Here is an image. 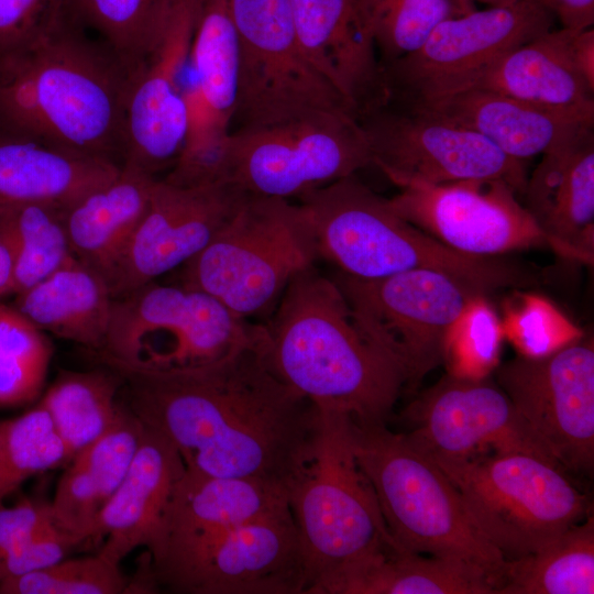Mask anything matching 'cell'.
<instances>
[{
	"label": "cell",
	"mask_w": 594,
	"mask_h": 594,
	"mask_svg": "<svg viewBox=\"0 0 594 594\" xmlns=\"http://www.w3.org/2000/svg\"><path fill=\"white\" fill-rule=\"evenodd\" d=\"M15 296L14 307L40 330L94 352L102 349L113 297L106 279L75 255Z\"/></svg>",
	"instance_id": "obj_31"
},
{
	"label": "cell",
	"mask_w": 594,
	"mask_h": 594,
	"mask_svg": "<svg viewBox=\"0 0 594 594\" xmlns=\"http://www.w3.org/2000/svg\"><path fill=\"white\" fill-rule=\"evenodd\" d=\"M67 461V449L41 403L0 421V504L31 476Z\"/></svg>",
	"instance_id": "obj_37"
},
{
	"label": "cell",
	"mask_w": 594,
	"mask_h": 594,
	"mask_svg": "<svg viewBox=\"0 0 594 594\" xmlns=\"http://www.w3.org/2000/svg\"><path fill=\"white\" fill-rule=\"evenodd\" d=\"M103 505L105 501L92 476L81 464L70 460L51 501L55 524L84 542L95 540Z\"/></svg>",
	"instance_id": "obj_43"
},
{
	"label": "cell",
	"mask_w": 594,
	"mask_h": 594,
	"mask_svg": "<svg viewBox=\"0 0 594 594\" xmlns=\"http://www.w3.org/2000/svg\"><path fill=\"white\" fill-rule=\"evenodd\" d=\"M486 297H476L449 333L442 365L450 375L482 380L501 363L503 324Z\"/></svg>",
	"instance_id": "obj_39"
},
{
	"label": "cell",
	"mask_w": 594,
	"mask_h": 594,
	"mask_svg": "<svg viewBox=\"0 0 594 594\" xmlns=\"http://www.w3.org/2000/svg\"><path fill=\"white\" fill-rule=\"evenodd\" d=\"M299 208L318 257L340 273L377 279L429 268L459 277L486 295L504 288H527L537 273L504 256L458 252L400 217L387 198L355 174L299 197Z\"/></svg>",
	"instance_id": "obj_4"
},
{
	"label": "cell",
	"mask_w": 594,
	"mask_h": 594,
	"mask_svg": "<svg viewBox=\"0 0 594 594\" xmlns=\"http://www.w3.org/2000/svg\"><path fill=\"white\" fill-rule=\"evenodd\" d=\"M143 432L144 424L122 403L111 426L72 459L89 472L105 503L128 473Z\"/></svg>",
	"instance_id": "obj_42"
},
{
	"label": "cell",
	"mask_w": 594,
	"mask_h": 594,
	"mask_svg": "<svg viewBox=\"0 0 594 594\" xmlns=\"http://www.w3.org/2000/svg\"><path fill=\"white\" fill-rule=\"evenodd\" d=\"M371 164V148L358 119L346 111H328L231 131L213 180L250 194L289 199Z\"/></svg>",
	"instance_id": "obj_10"
},
{
	"label": "cell",
	"mask_w": 594,
	"mask_h": 594,
	"mask_svg": "<svg viewBox=\"0 0 594 594\" xmlns=\"http://www.w3.org/2000/svg\"><path fill=\"white\" fill-rule=\"evenodd\" d=\"M399 105L476 132L520 161L543 154L583 128L594 125V116L542 107L484 89H464Z\"/></svg>",
	"instance_id": "obj_26"
},
{
	"label": "cell",
	"mask_w": 594,
	"mask_h": 594,
	"mask_svg": "<svg viewBox=\"0 0 594 594\" xmlns=\"http://www.w3.org/2000/svg\"><path fill=\"white\" fill-rule=\"evenodd\" d=\"M185 471L172 442L144 425L128 473L100 510L95 540L105 541L98 553L120 564L136 548L148 549Z\"/></svg>",
	"instance_id": "obj_25"
},
{
	"label": "cell",
	"mask_w": 594,
	"mask_h": 594,
	"mask_svg": "<svg viewBox=\"0 0 594 594\" xmlns=\"http://www.w3.org/2000/svg\"><path fill=\"white\" fill-rule=\"evenodd\" d=\"M499 578L454 558L391 551L318 584L311 594H496Z\"/></svg>",
	"instance_id": "obj_30"
},
{
	"label": "cell",
	"mask_w": 594,
	"mask_h": 594,
	"mask_svg": "<svg viewBox=\"0 0 594 594\" xmlns=\"http://www.w3.org/2000/svg\"><path fill=\"white\" fill-rule=\"evenodd\" d=\"M594 519L590 514L546 547L505 561L496 594H593Z\"/></svg>",
	"instance_id": "obj_32"
},
{
	"label": "cell",
	"mask_w": 594,
	"mask_h": 594,
	"mask_svg": "<svg viewBox=\"0 0 594 594\" xmlns=\"http://www.w3.org/2000/svg\"><path fill=\"white\" fill-rule=\"evenodd\" d=\"M122 377L112 369L63 371L40 403L48 411L69 461L113 422L122 403Z\"/></svg>",
	"instance_id": "obj_33"
},
{
	"label": "cell",
	"mask_w": 594,
	"mask_h": 594,
	"mask_svg": "<svg viewBox=\"0 0 594 594\" xmlns=\"http://www.w3.org/2000/svg\"><path fill=\"white\" fill-rule=\"evenodd\" d=\"M388 199L405 220L442 244L468 255L503 256L553 245L518 193L499 179L410 184Z\"/></svg>",
	"instance_id": "obj_18"
},
{
	"label": "cell",
	"mask_w": 594,
	"mask_h": 594,
	"mask_svg": "<svg viewBox=\"0 0 594 594\" xmlns=\"http://www.w3.org/2000/svg\"><path fill=\"white\" fill-rule=\"evenodd\" d=\"M358 121L372 164L398 187L499 179L524 194L525 161L506 155L476 132L394 101Z\"/></svg>",
	"instance_id": "obj_15"
},
{
	"label": "cell",
	"mask_w": 594,
	"mask_h": 594,
	"mask_svg": "<svg viewBox=\"0 0 594 594\" xmlns=\"http://www.w3.org/2000/svg\"><path fill=\"white\" fill-rule=\"evenodd\" d=\"M15 253L12 244L0 234V297L12 294Z\"/></svg>",
	"instance_id": "obj_50"
},
{
	"label": "cell",
	"mask_w": 594,
	"mask_h": 594,
	"mask_svg": "<svg viewBox=\"0 0 594 594\" xmlns=\"http://www.w3.org/2000/svg\"><path fill=\"white\" fill-rule=\"evenodd\" d=\"M121 165L0 132V210L42 204L67 209Z\"/></svg>",
	"instance_id": "obj_29"
},
{
	"label": "cell",
	"mask_w": 594,
	"mask_h": 594,
	"mask_svg": "<svg viewBox=\"0 0 594 594\" xmlns=\"http://www.w3.org/2000/svg\"><path fill=\"white\" fill-rule=\"evenodd\" d=\"M333 279L361 331L402 370L409 394L442 365L449 333L469 305L487 296L459 277L429 268L377 279L339 272Z\"/></svg>",
	"instance_id": "obj_11"
},
{
	"label": "cell",
	"mask_w": 594,
	"mask_h": 594,
	"mask_svg": "<svg viewBox=\"0 0 594 594\" xmlns=\"http://www.w3.org/2000/svg\"><path fill=\"white\" fill-rule=\"evenodd\" d=\"M527 178L525 208L553 245L574 262H594V125L541 154Z\"/></svg>",
	"instance_id": "obj_23"
},
{
	"label": "cell",
	"mask_w": 594,
	"mask_h": 594,
	"mask_svg": "<svg viewBox=\"0 0 594 594\" xmlns=\"http://www.w3.org/2000/svg\"><path fill=\"white\" fill-rule=\"evenodd\" d=\"M238 43L232 129L352 111L300 47L289 0H228ZM354 116V114H353Z\"/></svg>",
	"instance_id": "obj_12"
},
{
	"label": "cell",
	"mask_w": 594,
	"mask_h": 594,
	"mask_svg": "<svg viewBox=\"0 0 594 594\" xmlns=\"http://www.w3.org/2000/svg\"><path fill=\"white\" fill-rule=\"evenodd\" d=\"M107 366L122 377L131 411L198 474L284 486L320 426L321 411L274 370L265 324L205 365L165 372Z\"/></svg>",
	"instance_id": "obj_1"
},
{
	"label": "cell",
	"mask_w": 594,
	"mask_h": 594,
	"mask_svg": "<svg viewBox=\"0 0 594 594\" xmlns=\"http://www.w3.org/2000/svg\"><path fill=\"white\" fill-rule=\"evenodd\" d=\"M180 594H305L307 575L288 504L191 549L152 562Z\"/></svg>",
	"instance_id": "obj_13"
},
{
	"label": "cell",
	"mask_w": 594,
	"mask_h": 594,
	"mask_svg": "<svg viewBox=\"0 0 594 594\" xmlns=\"http://www.w3.org/2000/svg\"><path fill=\"white\" fill-rule=\"evenodd\" d=\"M574 61L581 74L594 88V30L576 31L572 38Z\"/></svg>",
	"instance_id": "obj_48"
},
{
	"label": "cell",
	"mask_w": 594,
	"mask_h": 594,
	"mask_svg": "<svg viewBox=\"0 0 594 594\" xmlns=\"http://www.w3.org/2000/svg\"><path fill=\"white\" fill-rule=\"evenodd\" d=\"M249 193L229 183L184 186L156 179L146 212L109 284L113 298L198 254Z\"/></svg>",
	"instance_id": "obj_20"
},
{
	"label": "cell",
	"mask_w": 594,
	"mask_h": 594,
	"mask_svg": "<svg viewBox=\"0 0 594 594\" xmlns=\"http://www.w3.org/2000/svg\"><path fill=\"white\" fill-rule=\"evenodd\" d=\"M82 542L54 524L0 557V581L54 564Z\"/></svg>",
	"instance_id": "obj_44"
},
{
	"label": "cell",
	"mask_w": 594,
	"mask_h": 594,
	"mask_svg": "<svg viewBox=\"0 0 594 594\" xmlns=\"http://www.w3.org/2000/svg\"><path fill=\"white\" fill-rule=\"evenodd\" d=\"M307 61L356 119L389 100L385 73L355 0H289Z\"/></svg>",
	"instance_id": "obj_22"
},
{
	"label": "cell",
	"mask_w": 594,
	"mask_h": 594,
	"mask_svg": "<svg viewBox=\"0 0 594 594\" xmlns=\"http://www.w3.org/2000/svg\"><path fill=\"white\" fill-rule=\"evenodd\" d=\"M509 302L503 324L519 355L538 359L581 339L582 331L552 302L539 295L517 294Z\"/></svg>",
	"instance_id": "obj_41"
},
{
	"label": "cell",
	"mask_w": 594,
	"mask_h": 594,
	"mask_svg": "<svg viewBox=\"0 0 594 594\" xmlns=\"http://www.w3.org/2000/svg\"><path fill=\"white\" fill-rule=\"evenodd\" d=\"M67 4L68 0H0V55L43 31Z\"/></svg>",
	"instance_id": "obj_45"
},
{
	"label": "cell",
	"mask_w": 594,
	"mask_h": 594,
	"mask_svg": "<svg viewBox=\"0 0 594 594\" xmlns=\"http://www.w3.org/2000/svg\"><path fill=\"white\" fill-rule=\"evenodd\" d=\"M553 21L539 0L448 18L419 48L383 67L389 100L416 103L462 90L501 56L553 29Z\"/></svg>",
	"instance_id": "obj_14"
},
{
	"label": "cell",
	"mask_w": 594,
	"mask_h": 594,
	"mask_svg": "<svg viewBox=\"0 0 594 594\" xmlns=\"http://www.w3.org/2000/svg\"><path fill=\"white\" fill-rule=\"evenodd\" d=\"M438 466L505 561L537 552L591 514L592 503L566 472L535 454L494 452Z\"/></svg>",
	"instance_id": "obj_8"
},
{
	"label": "cell",
	"mask_w": 594,
	"mask_h": 594,
	"mask_svg": "<svg viewBox=\"0 0 594 594\" xmlns=\"http://www.w3.org/2000/svg\"><path fill=\"white\" fill-rule=\"evenodd\" d=\"M156 177L122 164L114 177L65 210V227L74 255L112 280L140 226Z\"/></svg>",
	"instance_id": "obj_28"
},
{
	"label": "cell",
	"mask_w": 594,
	"mask_h": 594,
	"mask_svg": "<svg viewBox=\"0 0 594 594\" xmlns=\"http://www.w3.org/2000/svg\"><path fill=\"white\" fill-rule=\"evenodd\" d=\"M64 213L65 209L42 204L0 210V234L15 253L12 294L31 288L74 256Z\"/></svg>",
	"instance_id": "obj_35"
},
{
	"label": "cell",
	"mask_w": 594,
	"mask_h": 594,
	"mask_svg": "<svg viewBox=\"0 0 594 594\" xmlns=\"http://www.w3.org/2000/svg\"><path fill=\"white\" fill-rule=\"evenodd\" d=\"M183 81L186 142L165 180L185 186L213 183L222 145L231 132L238 95V43L228 0H199Z\"/></svg>",
	"instance_id": "obj_19"
},
{
	"label": "cell",
	"mask_w": 594,
	"mask_h": 594,
	"mask_svg": "<svg viewBox=\"0 0 594 594\" xmlns=\"http://www.w3.org/2000/svg\"><path fill=\"white\" fill-rule=\"evenodd\" d=\"M258 327L201 290L153 280L113 298L105 344L95 353L105 365L183 370L223 358Z\"/></svg>",
	"instance_id": "obj_9"
},
{
	"label": "cell",
	"mask_w": 594,
	"mask_h": 594,
	"mask_svg": "<svg viewBox=\"0 0 594 594\" xmlns=\"http://www.w3.org/2000/svg\"><path fill=\"white\" fill-rule=\"evenodd\" d=\"M52 346L14 306L0 304V407L34 400L40 394Z\"/></svg>",
	"instance_id": "obj_38"
},
{
	"label": "cell",
	"mask_w": 594,
	"mask_h": 594,
	"mask_svg": "<svg viewBox=\"0 0 594 594\" xmlns=\"http://www.w3.org/2000/svg\"><path fill=\"white\" fill-rule=\"evenodd\" d=\"M287 504L280 484L185 471L156 539L146 549L153 562L204 543Z\"/></svg>",
	"instance_id": "obj_24"
},
{
	"label": "cell",
	"mask_w": 594,
	"mask_h": 594,
	"mask_svg": "<svg viewBox=\"0 0 594 594\" xmlns=\"http://www.w3.org/2000/svg\"><path fill=\"white\" fill-rule=\"evenodd\" d=\"M179 1L68 0V6L135 77L160 45Z\"/></svg>",
	"instance_id": "obj_34"
},
{
	"label": "cell",
	"mask_w": 594,
	"mask_h": 594,
	"mask_svg": "<svg viewBox=\"0 0 594 594\" xmlns=\"http://www.w3.org/2000/svg\"><path fill=\"white\" fill-rule=\"evenodd\" d=\"M352 449L385 524L406 551L461 559L501 579V553L480 534L453 483L403 432L350 419Z\"/></svg>",
	"instance_id": "obj_6"
},
{
	"label": "cell",
	"mask_w": 594,
	"mask_h": 594,
	"mask_svg": "<svg viewBox=\"0 0 594 594\" xmlns=\"http://www.w3.org/2000/svg\"><path fill=\"white\" fill-rule=\"evenodd\" d=\"M320 411L318 432L284 484L305 558V594L380 553L406 551L389 534L375 492L358 464L351 418Z\"/></svg>",
	"instance_id": "obj_5"
},
{
	"label": "cell",
	"mask_w": 594,
	"mask_h": 594,
	"mask_svg": "<svg viewBox=\"0 0 594 594\" xmlns=\"http://www.w3.org/2000/svg\"><path fill=\"white\" fill-rule=\"evenodd\" d=\"M198 1L178 2L160 45L133 79L127 101L122 164L155 177L175 165L186 142L183 80Z\"/></svg>",
	"instance_id": "obj_21"
},
{
	"label": "cell",
	"mask_w": 594,
	"mask_h": 594,
	"mask_svg": "<svg viewBox=\"0 0 594 594\" xmlns=\"http://www.w3.org/2000/svg\"><path fill=\"white\" fill-rule=\"evenodd\" d=\"M142 554L135 574L128 579L124 593H157L161 590L150 552L146 550Z\"/></svg>",
	"instance_id": "obj_49"
},
{
	"label": "cell",
	"mask_w": 594,
	"mask_h": 594,
	"mask_svg": "<svg viewBox=\"0 0 594 594\" xmlns=\"http://www.w3.org/2000/svg\"><path fill=\"white\" fill-rule=\"evenodd\" d=\"M575 32L551 29L510 50L462 90H491L542 107L594 116V88L573 56Z\"/></svg>",
	"instance_id": "obj_27"
},
{
	"label": "cell",
	"mask_w": 594,
	"mask_h": 594,
	"mask_svg": "<svg viewBox=\"0 0 594 594\" xmlns=\"http://www.w3.org/2000/svg\"><path fill=\"white\" fill-rule=\"evenodd\" d=\"M464 1H468L471 3L480 2V3L486 4L487 7H498V6L512 4L519 0H464Z\"/></svg>",
	"instance_id": "obj_51"
},
{
	"label": "cell",
	"mask_w": 594,
	"mask_h": 594,
	"mask_svg": "<svg viewBox=\"0 0 594 594\" xmlns=\"http://www.w3.org/2000/svg\"><path fill=\"white\" fill-rule=\"evenodd\" d=\"M89 32L67 4L0 55V132L121 165L134 76Z\"/></svg>",
	"instance_id": "obj_2"
},
{
	"label": "cell",
	"mask_w": 594,
	"mask_h": 594,
	"mask_svg": "<svg viewBox=\"0 0 594 594\" xmlns=\"http://www.w3.org/2000/svg\"><path fill=\"white\" fill-rule=\"evenodd\" d=\"M490 378L446 373L417 394L402 413L409 443L437 465L494 452L530 453L558 465L507 394Z\"/></svg>",
	"instance_id": "obj_17"
},
{
	"label": "cell",
	"mask_w": 594,
	"mask_h": 594,
	"mask_svg": "<svg viewBox=\"0 0 594 594\" xmlns=\"http://www.w3.org/2000/svg\"><path fill=\"white\" fill-rule=\"evenodd\" d=\"M563 29L582 31L593 28L594 0H539Z\"/></svg>",
	"instance_id": "obj_47"
},
{
	"label": "cell",
	"mask_w": 594,
	"mask_h": 594,
	"mask_svg": "<svg viewBox=\"0 0 594 594\" xmlns=\"http://www.w3.org/2000/svg\"><path fill=\"white\" fill-rule=\"evenodd\" d=\"M54 524L51 502L26 498L10 507L0 504V557Z\"/></svg>",
	"instance_id": "obj_46"
},
{
	"label": "cell",
	"mask_w": 594,
	"mask_h": 594,
	"mask_svg": "<svg viewBox=\"0 0 594 594\" xmlns=\"http://www.w3.org/2000/svg\"><path fill=\"white\" fill-rule=\"evenodd\" d=\"M317 258L298 204L249 193L211 241L180 266V285L248 319L276 306L289 282Z\"/></svg>",
	"instance_id": "obj_7"
},
{
	"label": "cell",
	"mask_w": 594,
	"mask_h": 594,
	"mask_svg": "<svg viewBox=\"0 0 594 594\" xmlns=\"http://www.w3.org/2000/svg\"><path fill=\"white\" fill-rule=\"evenodd\" d=\"M355 1L383 67L419 48L441 21L476 9L464 0Z\"/></svg>",
	"instance_id": "obj_36"
},
{
	"label": "cell",
	"mask_w": 594,
	"mask_h": 594,
	"mask_svg": "<svg viewBox=\"0 0 594 594\" xmlns=\"http://www.w3.org/2000/svg\"><path fill=\"white\" fill-rule=\"evenodd\" d=\"M276 305L265 328L280 378L322 411L386 424L405 392L404 374L361 331L334 279L307 268Z\"/></svg>",
	"instance_id": "obj_3"
},
{
	"label": "cell",
	"mask_w": 594,
	"mask_h": 594,
	"mask_svg": "<svg viewBox=\"0 0 594 594\" xmlns=\"http://www.w3.org/2000/svg\"><path fill=\"white\" fill-rule=\"evenodd\" d=\"M532 433L566 473L594 469V346L583 337L554 353L493 372Z\"/></svg>",
	"instance_id": "obj_16"
},
{
	"label": "cell",
	"mask_w": 594,
	"mask_h": 594,
	"mask_svg": "<svg viewBox=\"0 0 594 594\" xmlns=\"http://www.w3.org/2000/svg\"><path fill=\"white\" fill-rule=\"evenodd\" d=\"M128 578L100 553L63 559L0 581V594H122Z\"/></svg>",
	"instance_id": "obj_40"
}]
</instances>
